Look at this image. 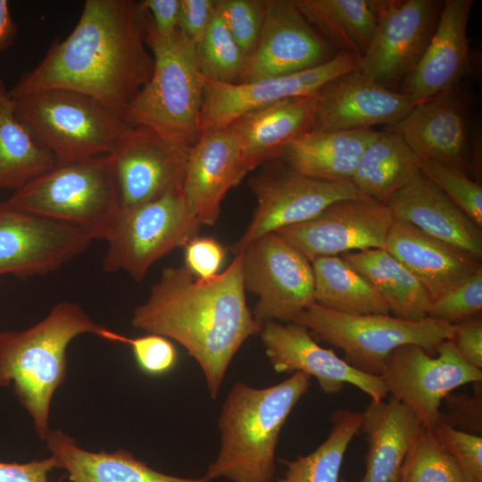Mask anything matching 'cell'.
Segmentation results:
<instances>
[{
    "label": "cell",
    "instance_id": "5b68a950",
    "mask_svg": "<svg viewBox=\"0 0 482 482\" xmlns=\"http://www.w3.org/2000/svg\"><path fill=\"white\" fill-rule=\"evenodd\" d=\"M147 44L154 57L151 78L129 104L124 120L151 129L170 144L190 150L201 135L204 79L196 44L179 29L160 37L147 14Z\"/></svg>",
    "mask_w": 482,
    "mask_h": 482
},
{
    "label": "cell",
    "instance_id": "4dcf8cb0",
    "mask_svg": "<svg viewBox=\"0 0 482 482\" xmlns=\"http://www.w3.org/2000/svg\"><path fill=\"white\" fill-rule=\"evenodd\" d=\"M387 303L392 316L409 321L428 318L432 299L424 286L385 248L343 253Z\"/></svg>",
    "mask_w": 482,
    "mask_h": 482
},
{
    "label": "cell",
    "instance_id": "7bdbcfd3",
    "mask_svg": "<svg viewBox=\"0 0 482 482\" xmlns=\"http://www.w3.org/2000/svg\"><path fill=\"white\" fill-rule=\"evenodd\" d=\"M473 395L450 393L444 399L446 411L441 412L440 421L459 430L482 435L481 382L475 383Z\"/></svg>",
    "mask_w": 482,
    "mask_h": 482
},
{
    "label": "cell",
    "instance_id": "e575fe53",
    "mask_svg": "<svg viewBox=\"0 0 482 482\" xmlns=\"http://www.w3.org/2000/svg\"><path fill=\"white\" fill-rule=\"evenodd\" d=\"M328 437L313 452L293 461L282 460L287 470L277 482H344L340 470L345 454L360 430L362 412L339 409L331 414Z\"/></svg>",
    "mask_w": 482,
    "mask_h": 482
},
{
    "label": "cell",
    "instance_id": "5bb4252c",
    "mask_svg": "<svg viewBox=\"0 0 482 482\" xmlns=\"http://www.w3.org/2000/svg\"><path fill=\"white\" fill-rule=\"evenodd\" d=\"M443 4L439 0H383L359 69L377 83L395 90L423 56Z\"/></svg>",
    "mask_w": 482,
    "mask_h": 482
},
{
    "label": "cell",
    "instance_id": "b9f144b4",
    "mask_svg": "<svg viewBox=\"0 0 482 482\" xmlns=\"http://www.w3.org/2000/svg\"><path fill=\"white\" fill-rule=\"evenodd\" d=\"M434 432L456 462L464 482H482V436L438 421Z\"/></svg>",
    "mask_w": 482,
    "mask_h": 482
},
{
    "label": "cell",
    "instance_id": "277c9868",
    "mask_svg": "<svg viewBox=\"0 0 482 482\" xmlns=\"http://www.w3.org/2000/svg\"><path fill=\"white\" fill-rule=\"evenodd\" d=\"M103 328L78 303L62 301L32 327L0 332V387L13 384L42 440L54 394L66 378L69 344L83 334L98 337Z\"/></svg>",
    "mask_w": 482,
    "mask_h": 482
},
{
    "label": "cell",
    "instance_id": "4316f807",
    "mask_svg": "<svg viewBox=\"0 0 482 482\" xmlns=\"http://www.w3.org/2000/svg\"><path fill=\"white\" fill-rule=\"evenodd\" d=\"M421 427L414 413L394 398L371 401L362 413L360 430L368 452L361 482H399L405 456Z\"/></svg>",
    "mask_w": 482,
    "mask_h": 482
},
{
    "label": "cell",
    "instance_id": "f1b7e54d",
    "mask_svg": "<svg viewBox=\"0 0 482 482\" xmlns=\"http://www.w3.org/2000/svg\"><path fill=\"white\" fill-rule=\"evenodd\" d=\"M45 441L58 469H64L71 482H213L205 477L180 478L160 472L124 449L87 451L59 429L50 430Z\"/></svg>",
    "mask_w": 482,
    "mask_h": 482
},
{
    "label": "cell",
    "instance_id": "d6a6232c",
    "mask_svg": "<svg viewBox=\"0 0 482 482\" xmlns=\"http://www.w3.org/2000/svg\"><path fill=\"white\" fill-rule=\"evenodd\" d=\"M419 172V157L400 135L386 130L362 154L352 182L365 196L386 204Z\"/></svg>",
    "mask_w": 482,
    "mask_h": 482
},
{
    "label": "cell",
    "instance_id": "4fadbf2b",
    "mask_svg": "<svg viewBox=\"0 0 482 482\" xmlns=\"http://www.w3.org/2000/svg\"><path fill=\"white\" fill-rule=\"evenodd\" d=\"M95 240L87 229L0 202V276L46 275L83 253Z\"/></svg>",
    "mask_w": 482,
    "mask_h": 482
},
{
    "label": "cell",
    "instance_id": "52a82bcc",
    "mask_svg": "<svg viewBox=\"0 0 482 482\" xmlns=\"http://www.w3.org/2000/svg\"><path fill=\"white\" fill-rule=\"evenodd\" d=\"M29 212L79 226L105 240L120 212L106 155L56 165L8 199Z\"/></svg>",
    "mask_w": 482,
    "mask_h": 482
},
{
    "label": "cell",
    "instance_id": "9a60e30c",
    "mask_svg": "<svg viewBox=\"0 0 482 482\" xmlns=\"http://www.w3.org/2000/svg\"><path fill=\"white\" fill-rule=\"evenodd\" d=\"M361 59L337 52L329 61L301 71L250 82L221 83L203 77L201 133L229 126L242 114L282 100L316 95L331 79L360 67Z\"/></svg>",
    "mask_w": 482,
    "mask_h": 482
},
{
    "label": "cell",
    "instance_id": "44dd1931",
    "mask_svg": "<svg viewBox=\"0 0 482 482\" xmlns=\"http://www.w3.org/2000/svg\"><path fill=\"white\" fill-rule=\"evenodd\" d=\"M316 96L311 132L371 129L378 124L390 126L419 104L407 95L377 83L359 68L331 79Z\"/></svg>",
    "mask_w": 482,
    "mask_h": 482
},
{
    "label": "cell",
    "instance_id": "60d3db41",
    "mask_svg": "<svg viewBox=\"0 0 482 482\" xmlns=\"http://www.w3.org/2000/svg\"><path fill=\"white\" fill-rule=\"evenodd\" d=\"M215 5L236 42L249 55L262 27L265 0H215Z\"/></svg>",
    "mask_w": 482,
    "mask_h": 482
},
{
    "label": "cell",
    "instance_id": "83f0119b",
    "mask_svg": "<svg viewBox=\"0 0 482 482\" xmlns=\"http://www.w3.org/2000/svg\"><path fill=\"white\" fill-rule=\"evenodd\" d=\"M379 133L372 129L309 132L287 145L278 159L315 179L352 181L362 154Z\"/></svg>",
    "mask_w": 482,
    "mask_h": 482
},
{
    "label": "cell",
    "instance_id": "603a6c76",
    "mask_svg": "<svg viewBox=\"0 0 482 482\" xmlns=\"http://www.w3.org/2000/svg\"><path fill=\"white\" fill-rule=\"evenodd\" d=\"M240 182L238 145L231 129L202 131L189 151L183 182L186 202L202 226L216 223L227 192Z\"/></svg>",
    "mask_w": 482,
    "mask_h": 482
},
{
    "label": "cell",
    "instance_id": "cb8c5ba5",
    "mask_svg": "<svg viewBox=\"0 0 482 482\" xmlns=\"http://www.w3.org/2000/svg\"><path fill=\"white\" fill-rule=\"evenodd\" d=\"M316 105V95L289 98L251 110L229 125L238 145L241 181L312 130Z\"/></svg>",
    "mask_w": 482,
    "mask_h": 482
},
{
    "label": "cell",
    "instance_id": "74e56055",
    "mask_svg": "<svg viewBox=\"0 0 482 482\" xmlns=\"http://www.w3.org/2000/svg\"><path fill=\"white\" fill-rule=\"evenodd\" d=\"M420 171L472 221L482 228V187L464 171L432 160L419 159Z\"/></svg>",
    "mask_w": 482,
    "mask_h": 482
},
{
    "label": "cell",
    "instance_id": "bcb514c9",
    "mask_svg": "<svg viewBox=\"0 0 482 482\" xmlns=\"http://www.w3.org/2000/svg\"><path fill=\"white\" fill-rule=\"evenodd\" d=\"M215 0H180L179 29L197 44L214 12Z\"/></svg>",
    "mask_w": 482,
    "mask_h": 482
},
{
    "label": "cell",
    "instance_id": "c3c4849f",
    "mask_svg": "<svg viewBox=\"0 0 482 482\" xmlns=\"http://www.w3.org/2000/svg\"><path fill=\"white\" fill-rule=\"evenodd\" d=\"M140 3L156 35L169 37L179 29L180 0H144Z\"/></svg>",
    "mask_w": 482,
    "mask_h": 482
},
{
    "label": "cell",
    "instance_id": "ab89813d",
    "mask_svg": "<svg viewBox=\"0 0 482 482\" xmlns=\"http://www.w3.org/2000/svg\"><path fill=\"white\" fill-rule=\"evenodd\" d=\"M98 337L111 342L129 345L138 367L148 375H163L170 371L177 363V350L165 337L148 334L131 338L105 327L100 331Z\"/></svg>",
    "mask_w": 482,
    "mask_h": 482
},
{
    "label": "cell",
    "instance_id": "ac0fdd59",
    "mask_svg": "<svg viewBox=\"0 0 482 482\" xmlns=\"http://www.w3.org/2000/svg\"><path fill=\"white\" fill-rule=\"evenodd\" d=\"M189 151L170 144L149 128L129 126L106 155L120 208L145 204L183 183Z\"/></svg>",
    "mask_w": 482,
    "mask_h": 482
},
{
    "label": "cell",
    "instance_id": "d4e9b609",
    "mask_svg": "<svg viewBox=\"0 0 482 482\" xmlns=\"http://www.w3.org/2000/svg\"><path fill=\"white\" fill-rule=\"evenodd\" d=\"M386 205L394 220L407 222L480 262L481 228L420 171Z\"/></svg>",
    "mask_w": 482,
    "mask_h": 482
},
{
    "label": "cell",
    "instance_id": "6da1fadb",
    "mask_svg": "<svg viewBox=\"0 0 482 482\" xmlns=\"http://www.w3.org/2000/svg\"><path fill=\"white\" fill-rule=\"evenodd\" d=\"M146 26L140 2L87 0L71 34L53 41L39 64L8 94L15 99L50 88L73 90L123 119L153 73Z\"/></svg>",
    "mask_w": 482,
    "mask_h": 482
},
{
    "label": "cell",
    "instance_id": "8d00e7d4",
    "mask_svg": "<svg viewBox=\"0 0 482 482\" xmlns=\"http://www.w3.org/2000/svg\"><path fill=\"white\" fill-rule=\"evenodd\" d=\"M399 482H464V479L434 429L421 427L405 456Z\"/></svg>",
    "mask_w": 482,
    "mask_h": 482
},
{
    "label": "cell",
    "instance_id": "7a4b0ae2",
    "mask_svg": "<svg viewBox=\"0 0 482 482\" xmlns=\"http://www.w3.org/2000/svg\"><path fill=\"white\" fill-rule=\"evenodd\" d=\"M131 323L180 344L200 366L215 399L235 354L263 328L246 303L244 253L208 279L195 277L184 264L166 267L135 308Z\"/></svg>",
    "mask_w": 482,
    "mask_h": 482
},
{
    "label": "cell",
    "instance_id": "f907efd6",
    "mask_svg": "<svg viewBox=\"0 0 482 482\" xmlns=\"http://www.w3.org/2000/svg\"><path fill=\"white\" fill-rule=\"evenodd\" d=\"M18 33L6 0H0V52L9 48Z\"/></svg>",
    "mask_w": 482,
    "mask_h": 482
},
{
    "label": "cell",
    "instance_id": "2e32d148",
    "mask_svg": "<svg viewBox=\"0 0 482 482\" xmlns=\"http://www.w3.org/2000/svg\"><path fill=\"white\" fill-rule=\"evenodd\" d=\"M394 218L386 204L370 198L346 199L315 218L276 231L310 262L318 257L385 248Z\"/></svg>",
    "mask_w": 482,
    "mask_h": 482
},
{
    "label": "cell",
    "instance_id": "8992f818",
    "mask_svg": "<svg viewBox=\"0 0 482 482\" xmlns=\"http://www.w3.org/2000/svg\"><path fill=\"white\" fill-rule=\"evenodd\" d=\"M17 119L59 164L111 154L129 128L82 93L50 88L13 99Z\"/></svg>",
    "mask_w": 482,
    "mask_h": 482
},
{
    "label": "cell",
    "instance_id": "681fc988",
    "mask_svg": "<svg viewBox=\"0 0 482 482\" xmlns=\"http://www.w3.org/2000/svg\"><path fill=\"white\" fill-rule=\"evenodd\" d=\"M482 131L481 124L478 117L471 119L469 138V163L470 172L476 176V181L479 183L478 176L481 170V147Z\"/></svg>",
    "mask_w": 482,
    "mask_h": 482
},
{
    "label": "cell",
    "instance_id": "484cf974",
    "mask_svg": "<svg viewBox=\"0 0 482 482\" xmlns=\"http://www.w3.org/2000/svg\"><path fill=\"white\" fill-rule=\"evenodd\" d=\"M385 249L418 278L432 300L482 269L479 261L401 220H394Z\"/></svg>",
    "mask_w": 482,
    "mask_h": 482
},
{
    "label": "cell",
    "instance_id": "f6af8a7d",
    "mask_svg": "<svg viewBox=\"0 0 482 482\" xmlns=\"http://www.w3.org/2000/svg\"><path fill=\"white\" fill-rule=\"evenodd\" d=\"M451 341L461 357L482 370V320L474 316L454 325Z\"/></svg>",
    "mask_w": 482,
    "mask_h": 482
},
{
    "label": "cell",
    "instance_id": "f546056e",
    "mask_svg": "<svg viewBox=\"0 0 482 482\" xmlns=\"http://www.w3.org/2000/svg\"><path fill=\"white\" fill-rule=\"evenodd\" d=\"M307 21L337 52L362 59L368 51L383 0H294Z\"/></svg>",
    "mask_w": 482,
    "mask_h": 482
},
{
    "label": "cell",
    "instance_id": "7dc6e473",
    "mask_svg": "<svg viewBox=\"0 0 482 482\" xmlns=\"http://www.w3.org/2000/svg\"><path fill=\"white\" fill-rule=\"evenodd\" d=\"M58 469L54 456L26 463L0 461V482H49L48 474Z\"/></svg>",
    "mask_w": 482,
    "mask_h": 482
},
{
    "label": "cell",
    "instance_id": "836d02e7",
    "mask_svg": "<svg viewBox=\"0 0 482 482\" xmlns=\"http://www.w3.org/2000/svg\"><path fill=\"white\" fill-rule=\"evenodd\" d=\"M315 303L345 314H390L374 287L341 256H322L311 262Z\"/></svg>",
    "mask_w": 482,
    "mask_h": 482
},
{
    "label": "cell",
    "instance_id": "ee69618b",
    "mask_svg": "<svg viewBox=\"0 0 482 482\" xmlns=\"http://www.w3.org/2000/svg\"><path fill=\"white\" fill-rule=\"evenodd\" d=\"M225 257V249L213 237H198L185 246L184 265L201 279H208L218 274Z\"/></svg>",
    "mask_w": 482,
    "mask_h": 482
},
{
    "label": "cell",
    "instance_id": "d6986e66",
    "mask_svg": "<svg viewBox=\"0 0 482 482\" xmlns=\"http://www.w3.org/2000/svg\"><path fill=\"white\" fill-rule=\"evenodd\" d=\"M471 95L462 83L417 104L386 130L400 135L419 159L436 161L469 175Z\"/></svg>",
    "mask_w": 482,
    "mask_h": 482
},
{
    "label": "cell",
    "instance_id": "1f68e13d",
    "mask_svg": "<svg viewBox=\"0 0 482 482\" xmlns=\"http://www.w3.org/2000/svg\"><path fill=\"white\" fill-rule=\"evenodd\" d=\"M54 155L17 119L0 75V189L16 191L56 165Z\"/></svg>",
    "mask_w": 482,
    "mask_h": 482
},
{
    "label": "cell",
    "instance_id": "8fae6325",
    "mask_svg": "<svg viewBox=\"0 0 482 482\" xmlns=\"http://www.w3.org/2000/svg\"><path fill=\"white\" fill-rule=\"evenodd\" d=\"M436 352L432 357L417 345L399 346L389 354L379 375L387 394L428 428L439 421L445 396L463 385L482 381V370L467 363L451 339L440 343Z\"/></svg>",
    "mask_w": 482,
    "mask_h": 482
},
{
    "label": "cell",
    "instance_id": "f35d334b",
    "mask_svg": "<svg viewBox=\"0 0 482 482\" xmlns=\"http://www.w3.org/2000/svg\"><path fill=\"white\" fill-rule=\"evenodd\" d=\"M482 310V269L432 300L428 317L455 325Z\"/></svg>",
    "mask_w": 482,
    "mask_h": 482
},
{
    "label": "cell",
    "instance_id": "ba28073f",
    "mask_svg": "<svg viewBox=\"0 0 482 482\" xmlns=\"http://www.w3.org/2000/svg\"><path fill=\"white\" fill-rule=\"evenodd\" d=\"M295 323L317 338L340 349L356 370L379 376L386 360L397 347L417 345L428 353L451 339L455 326L431 318L409 321L390 314H345L316 303L302 312Z\"/></svg>",
    "mask_w": 482,
    "mask_h": 482
},
{
    "label": "cell",
    "instance_id": "7c38bea8",
    "mask_svg": "<svg viewBox=\"0 0 482 482\" xmlns=\"http://www.w3.org/2000/svg\"><path fill=\"white\" fill-rule=\"evenodd\" d=\"M243 253L245 289L258 296L252 312L258 322H294L315 303L311 262L276 232L252 242Z\"/></svg>",
    "mask_w": 482,
    "mask_h": 482
},
{
    "label": "cell",
    "instance_id": "ffe728a7",
    "mask_svg": "<svg viewBox=\"0 0 482 482\" xmlns=\"http://www.w3.org/2000/svg\"><path fill=\"white\" fill-rule=\"evenodd\" d=\"M265 353L278 373L303 372L315 378L326 394H337L345 384L359 388L371 401L379 402L387 395L379 376L363 373L333 350L321 347L311 332L295 322L265 323L260 333Z\"/></svg>",
    "mask_w": 482,
    "mask_h": 482
},
{
    "label": "cell",
    "instance_id": "d590c367",
    "mask_svg": "<svg viewBox=\"0 0 482 482\" xmlns=\"http://www.w3.org/2000/svg\"><path fill=\"white\" fill-rule=\"evenodd\" d=\"M195 55L201 74L212 81L237 82L245 70L248 55L230 34L216 5L196 44Z\"/></svg>",
    "mask_w": 482,
    "mask_h": 482
},
{
    "label": "cell",
    "instance_id": "9c48e42d",
    "mask_svg": "<svg viewBox=\"0 0 482 482\" xmlns=\"http://www.w3.org/2000/svg\"><path fill=\"white\" fill-rule=\"evenodd\" d=\"M201 227L186 202L183 183L178 184L150 202L120 209L105 239L103 269L122 270L139 282L159 259L185 247Z\"/></svg>",
    "mask_w": 482,
    "mask_h": 482
},
{
    "label": "cell",
    "instance_id": "3957f363",
    "mask_svg": "<svg viewBox=\"0 0 482 482\" xmlns=\"http://www.w3.org/2000/svg\"><path fill=\"white\" fill-rule=\"evenodd\" d=\"M311 385L303 372L273 386L255 388L243 382L229 390L219 417L220 447L205 478L231 482H272L280 431Z\"/></svg>",
    "mask_w": 482,
    "mask_h": 482
},
{
    "label": "cell",
    "instance_id": "e0dca14e",
    "mask_svg": "<svg viewBox=\"0 0 482 482\" xmlns=\"http://www.w3.org/2000/svg\"><path fill=\"white\" fill-rule=\"evenodd\" d=\"M337 53L307 21L294 0H265L256 46L237 82L307 70L329 61Z\"/></svg>",
    "mask_w": 482,
    "mask_h": 482
},
{
    "label": "cell",
    "instance_id": "7402d4cb",
    "mask_svg": "<svg viewBox=\"0 0 482 482\" xmlns=\"http://www.w3.org/2000/svg\"><path fill=\"white\" fill-rule=\"evenodd\" d=\"M473 0H445L415 69L395 89L420 103L462 83L471 71L467 27Z\"/></svg>",
    "mask_w": 482,
    "mask_h": 482
},
{
    "label": "cell",
    "instance_id": "30bf717a",
    "mask_svg": "<svg viewBox=\"0 0 482 482\" xmlns=\"http://www.w3.org/2000/svg\"><path fill=\"white\" fill-rule=\"evenodd\" d=\"M249 185L257 206L243 236L231 246L235 255L264 235L315 218L336 202L369 198L351 180L315 179L279 159L266 162Z\"/></svg>",
    "mask_w": 482,
    "mask_h": 482
}]
</instances>
